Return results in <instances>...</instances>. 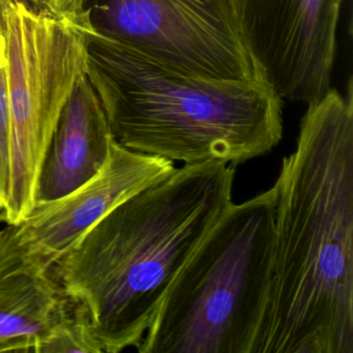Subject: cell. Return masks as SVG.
Segmentation results:
<instances>
[{
  "mask_svg": "<svg viewBox=\"0 0 353 353\" xmlns=\"http://www.w3.org/2000/svg\"><path fill=\"white\" fill-rule=\"evenodd\" d=\"M86 76L113 140L133 152L235 166L282 139V100L262 79L199 77L90 30Z\"/></svg>",
  "mask_w": 353,
  "mask_h": 353,
  "instance_id": "obj_3",
  "label": "cell"
},
{
  "mask_svg": "<svg viewBox=\"0 0 353 353\" xmlns=\"http://www.w3.org/2000/svg\"><path fill=\"white\" fill-rule=\"evenodd\" d=\"M112 141L104 109L85 74L59 115L41 167L37 202L59 199L88 183L104 166Z\"/></svg>",
  "mask_w": 353,
  "mask_h": 353,
  "instance_id": "obj_9",
  "label": "cell"
},
{
  "mask_svg": "<svg viewBox=\"0 0 353 353\" xmlns=\"http://www.w3.org/2000/svg\"><path fill=\"white\" fill-rule=\"evenodd\" d=\"M345 0H227L257 75L281 100L309 105L330 90Z\"/></svg>",
  "mask_w": 353,
  "mask_h": 353,
  "instance_id": "obj_7",
  "label": "cell"
},
{
  "mask_svg": "<svg viewBox=\"0 0 353 353\" xmlns=\"http://www.w3.org/2000/svg\"><path fill=\"white\" fill-rule=\"evenodd\" d=\"M70 352L103 353V350L88 318L67 299L61 319L43 339L37 353Z\"/></svg>",
  "mask_w": 353,
  "mask_h": 353,
  "instance_id": "obj_12",
  "label": "cell"
},
{
  "mask_svg": "<svg viewBox=\"0 0 353 353\" xmlns=\"http://www.w3.org/2000/svg\"><path fill=\"white\" fill-rule=\"evenodd\" d=\"M65 305L50 272H32L23 263L0 283V352L37 353Z\"/></svg>",
  "mask_w": 353,
  "mask_h": 353,
  "instance_id": "obj_10",
  "label": "cell"
},
{
  "mask_svg": "<svg viewBox=\"0 0 353 353\" xmlns=\"http://www.w3.org/2000/svg\"><path fill=\"white\" fill-rule=\"evenodd\" d=\"M13 0H0V212L7 208L11 183V111L8 73V13Z\"/></svg>",
  "mask_w": 353,
  "mask_h": 353,
  "instance_id": "obj_11",
  "label": "cell"
},
{
  "mask_svg": "<svg viewBox=\"0 0 353 353\" xmlns=\"http://www.w3.org/2000/svg\"><path fill=\"white\" fill-rule=\"evenodd\" d=\"M0 221H1V214H0Z\"/></svg>",
  "mask_w": 353,
  "mask_h": 353,
  "instance_id": "obj_16",
  "label": "cell"
},
{
  "mask_svg": "<svg viewBox=\"0 0 353 353\" xmlns=\"http://www.w3.org/2000/svg\"><path fill=\"white\" fill-rule=\"evenodd\" d=\"M54 3L61 18L86 26L82 20V0H54Z\"/></svg>",
  "mask_w": 353,
  "mask_h": 353,
  "instance_id": "obj_15",
  "label": "cell"
},
{
  "mask_svg": "<svg viewBox=\"0 0 353 353\" xmlns=\"http://www.w3.org/2000/svg\"><path fill=\"white\" fill-rule=\"evenodd\" d=\"M14 3L21 5L30 13L47 17L61 18L57 12L54 0H13Z\"/></svg>",
  "mask_w": 353,
  "mask_h": 353,
  "instance_id": "obj_14",
  "label": "cell"
},
{
  "mask_svg": "<svg viewBox=\"0 0 353 353\" xmlns=\"http://www.w3.org/2000/svg\"><path fill=\"white\" fill-rule=\"evenodd\" d=\"M274 189L272 278L251 353H353V99L307 105Z\"/></svg>",
  "mask_w": 353,
  "mask_h": 353,
  "instance_id": "obj_1",
  "label": "cell"
},
{
  "mask_svg": "<svg viewBox=\"0 0 353 353\" xmlns=\"http://www.w3.org/2000/svg\"><path fill=\"white\" fill-rule=\"evenodd\" d=\"M174 162L133 152L113 140L103 168L88 183L52 201L37 202L17 225L23 263L49 274L55 263L115 208L145 188L166 179Z\"/></svg>",
  "mask_w": 353,
  "mask_h": 353,
  "instance_id": "obj_8",
  "label": "cell"
},
{
  "mask_svg": "<svg viewBox=\"0 0 353 353\" xmlns=\"http://www.w3.org/2000/svg\"><path fill=\"white\" fill-rule=\"evenodd\" d=\"M274 245V187L232 202L175 276L138 352L251 353Z\"/></svg>",
  "mask_w": 353,
  "mask_h": 353,
  "instance_id": "obj_4",
  "label": "cell"
},
{
  "mask_svg": "<svg viewBox=\"0 0 353 353\" xmlns=\"http://www.w3.org/2000/svg\"><path fill=\"white\" fill-rule=\"evenodd\" d=\"M23 265L18 243L17 226L6 225L0 229V283Z\"/></svg>",
  "mask_w": 353,
  "mask_h": 353,
  "instance_id": "obj_13",
  "label": "cell"
},
{
  "mask_svg": "<svg viewBox=\"0 0 353 353\" xmlns=\"http://www.w3.org/2000/svg\"><path fill=\"white\" fill-rule=\"evenodd\" d=\"M90 32L187 73L261 79L227 0H82Z\"/></svg>",
  "mask_w": 353,
  "mask_h": 353,
  "instance_id": "obj_6",
  "label": "cell"
},
{
  "mask_svg": "<svg viewBox=\"0 0 353 353\" xmlns=\"http://www.w3.org/2000/svg\"><path fill=\"white\" fill-rule=\"evenodd\" d=\"M86 26L30 13L12 3L8 13L11 111V183L6 224H21L36 205L43 160L61 110L86 74Z\"/></svg>",
  "mask_w": 353,
  "mask_h": 353,
  "instance_id": "obj_5",
  "label": "cell"
},
{
  "mask_svg": "<svg viewBox=\"0 0 353 353\" xmlns=\"http://www.w3.org/2000/svg\"><path fill=\"white\" fill-rule=\"evenodd\" d=\"M234 166L183 165L109 212L51 268L103 352L137 348L183 264L232 203Z\"/></svg>",
  "mask_w": 353,
  "mask_h": 353,
  "instance_id": "obj_2",
  "label": "cell"
}]
</instances>
